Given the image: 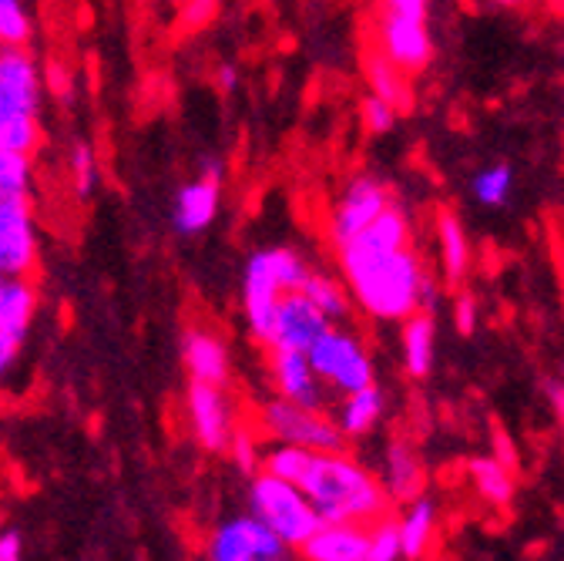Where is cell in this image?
Returning a JSON list of instances; mask_svg holds the SVG:
<instances>
[{"label": "cell", "mask_w": 564, "mask_h": 561, "mask_svg": "<svg viewBox=\"0 0 564 561\" xmlns=\"http://www.w3.org/2000/svg\"><path fill=\"white\" fill-rule=\"evenodd\" d=\"M70 175H75V192L82 198L98 188V159L88 145H75V152H70Z\"/></svg>", "instance_id": "cell-34"}, {"label": "cell", "mask_w": 564, "mask_h": 561, "mask_svg": "<svg viewBox=\"0 0 564 561\" xmlns=\"http://www.w3.org/2000/svg\"><path fill=\"white\" fill-rule=\"evenodd\" d=\"M397 115H400V108H393L387 98H380V95H373V91H370V98H364V105H360V118H364V128H367L370 134H387V131L397 125Z\"/></svg>", "instance_id": "cell-35"}, {"label": "cell", "mask_w": 564, "mask_h": 561, "mask_svg": "<svg viewBox=\"0 0 564 561\" xmlns=\"http://www.w3.org/2000/svg\"><path fill=\"white\" fill-rule=\"evenodd\" d=\"M28 185H31V155L0 149V202L14 195H28Z\"/></svg>", "instance_id": "cell-29"}, {"label": "cell", "mask_w": 564, "mask_h": 561, "mask_svg": "<svg viewBox=\"0 0 564 561\" xmlns=\"http://www.w3.org/2000/svg\"><path fill=\"white\" fill-rule=\"evenodd\" d=\"M182 360L192 380L219 384V387L229 384V349L216 333L188 330L182 339Z\"/></svg>", "instance_id": "cell-16"}, {"label": "cell", "mask_w": 564, "mask_h": 561, "mask_svg": "<svg viewBox=\"0 0 564 561\" xmlns=\"http://www.w3.org/2000/svg\"><path fill=\"white\" fill-rule=\"evenodd\" d=\"M37 266V229L28 195L0 202V272L31 276Z\"/></svg>", "instance_id": "cell-10"}, {"label": "cell", "mask_w": 564, "mask_h": 561, "mask_svg": "<svg viewBox=\"0 0 564 561\" xmlns=\"http://www.w3.org/2000/svg\"><path fill=\"white\" fill-rule=\"evenodd\" d=\"M0 98H4L11 115L37 118L41 72L24 47H0Z\"/></svg>", "instance_id": "cell-13"}, {"label": "cell", "mask_w": 564, "mask_h": 561, "mask_svg": "<svg viewBox=\"0 0 564 561\" xmlns=\"http://www.w3.org/2000/svg\"><path fill=\"white\" fill-rule=\"evenodd\" d=\"M380 51L400 64L406 75H416L431 64L434 44H431V31L427 21L420 18H403V14H383L380 11Z\"/></svg>", "instance_id": "cell-12"}, {"label": "cell", "mask_w": 564, "mask_h": 561, "mask_svg": "<svg viewBox=\"0 0 564 561\" xmlns=\"http://www.w3.org/2000/svg\"><path fill=\"white\" fill-rule=\"evenodd\" d=\"M216 85H219V91H232L236 85H239V72L232 64H223L219 72H216Z\"/></svg>", "instance_id": "cell-44"}, {"label": "cell", "mask_w": 564, "mask_h": 561, "mask_svg": "<svg viewBox=\"0 0 564 561\" xmlns=\"http://www.w3.org/2000/svg\"><path fill=\"white\" fill-rule=\"evenodd\" d=\"M403 558V538H400V518L383 515L370 521V561H397Z\"/></svg>", "instance_id": "cell-32"}, {"label": "cell", "mask_w": 564, "mask_h": 561, "mask_svg": "<svg viewBox=\"0 0 564 561\" xmlns=\"http://www.w3.org/2000/svg\"><path fill=\"white\" fill-rule=\"evenodd\" d=\"M37 310V290L28 276H0V333L24 336Z\"/></svg>", "instance_id": "cell-19"}, {"label": "cell", "mask_w": 564, "mask_h": 561, "mask_svg": "<svg viewBox=\"0 0 564 561\" xmlns=\"http://www.w3.org/2000/svg\"><path fill=\"white\" fill-rule=\"evenodd\" d=\"M229 451H232V457H236V467H239L242 474H256V467L262 464V457H259V447H256V438H252L246 428H236V431H232Z\"/></svg>", "instance_id": "cell-37"}, {"label": "cell", "mask_w": 564, "mask_h": 561, "mask_svg": "<svg viewBox=\"0 0 564 561\" xmlns=\"http://www.w3.org/2000/svg\"><path fill=\"white\" fill-rule=\"evenodd\" d=\"M310 360L319 380L339 393H352L373 384V364L367 346L336 323L310 346Z\"/></svg>", "instance_id": "cell-6"}, {"label": "cell", "mask_w": 564, "mask_h": 561, "mask_svg": "<svg viewBox=\"0 0 564 561\" xmlns=\"http://www.w3.org/2000/svg\"><path fill=\"white\" fill-rule=\"evenodd\" d=\"M434 346H437V330L427 310H416L403 320V364L413 380H423L434 370Z\"/></svg>", "instance_id": "cell-20"}, {"label": "cell", "mask_w": 564, "mask_h": 561, "mask_svg": "<svg viewBox=\"0 0 564 561\" xmlns=\"http://www.w3.org/2000/svg\"><path fill=\"white\" fill-rule=\"evenodd\" d=\"M249 511L256 518H262L282 541H286L296 554L303 551V544L323 528V515L316 511V505L310 501L306 490L296 481H286L272 471H262L252 477L249 487Z\"/></svg>", "instance_id": "cell-3"}, {"label": "cell", "mask_w": 564, "mask_h": 561, "mask_svg": "<svg viewBox=\"0 0 564 561\" xmlns=\"http://www.w3.org/2000/svg\"><path fill=\"white\" fill-rule=\"evenodd\" d=\"M310 461H313V451L310 447H300V444H279V447H272L265 457H262V471H272V474H279V477H286V481H296L300 484V477L306 474V467H310Z\"/></svg>", "instance_id": "cell-30"}, {"label": "cell", "mask_w": 564, "mask_h": 561, "mask_svg": "<svg viewBox=\"0 0 564 561\" xmlns=\"http://www.w3.org/2000/svg\"><path fill=\"white\" fill-rule=\"evenodd\" d=\"M380 413H383V393L377 390V384H370L352 393H343V403L336 407V424L343 428L346 438H364L380 424Z\"/></svg>", "instance_id": "cell-21"}, {"label": "cell", "mask_w": 564, "mask_h": 561, "mask_svg": "<svg viewBox=\"0 0 564 561\" xmlns=\"http://www.w3.org/2000/svg\"><path fill=\"white\" fill-rule=\"evenodd\" d=\"M367 82L373 88V95L387 98L393 108L406 111L413 105V88H410V75L400 64H393L383 51L367 54Z\"/></svg>", "instance_id": "cell-23"}, {"label": "cell", "mask_w": 564, "mask_h": 561, "mask_svg": "<svg viewBox=\"0 0 564 561\" xmlns=\"http://www.w3.org/2000/svg\"><path fill=\"white\" fill-rule=\"evenodd\" d=\"M547 400H551V407H554L557 420L564 424V384H557V380H547Z\"/></svg>", "instance_id": "cell-43"}, {"label": "cell", "mask_w": 564, "mask_h": 561, "mask_svg": "<svg viewBox=\"0 0 564 561\" xmlns=\"http://www.w3.org/2000/svg\"><path fill=\"white\" fill-rule=\"evenodd\" d=\"M31 41V14L24 0H0V47H24Z\"/></svg>", "instance_id": "cell-31"}, {"label": "cell", "mask_w": 564, "mask_h": 561, "mask_svg": "<svg viewBox=\"0 0 564 561\" xmlns=\"http://www.w3.org/2000/svg\"><path fill=\"white\" fill-rule=\"evenodd\" d=\"M437 296H441V290H437V283H434V279L427 276V279H423V287H420V310H434L437 306Z\"/></svg>", "instance_id": "cell-42"}, {"label": "cell", "mask_w": 564, "mask_h": 561, "mask_svg": "<svg viewBox=\"0 0 564 561\" xmlns=\"http://www.w3.org/2000/svg\"><path fill=\"white\" fill-rule=\"evenodd\" d=\"M352 246H364V249H400L410 242V223L403 216V208L390 205L380 219H373L360 236L349 239Z\"/></svg>", "instance_id": "cell-26"}, {"label": "cell", "mask_w": 564, "mask_h": 561, "mask_svg": "<svg viewBox=\"0 0 564 561\" xmlns=\"http://www.w3.org/2000/svg\"><path fill=\"white\" fill-rule=\"evenodd\" d=\"M259 428L279 444H300L310 451H346V441H349L343 428L336 424V417L300 407L286 397H275L262 407Z\"/></svg>", "instance_id": "cell-5"}, {"label": "cell", "mask_w": 564, "mask_h": 561, "mask_svg": "<svg viewBox=\"0 0 564 561\" xmlns=\"http://www.w3.org/2000/svg\"><path fill=\"white\" fill-rule=\"evenodd\" d=\"M21 343H24V336L0 333V377H4V374L14 367V360H18V354H21Z\"/></svg>", "instance_id": "cell-40"}, {"label": "cell", "mask_w": 564, "mask_h": 561, "mask_svg": "<svg viewBox=\"0 0 564 561\" xmlns=\"http://www.w3.org/2000/svg\"><path fill=\"white\" fill-rule=\"evenodd\" d=\"M383 14H403V18H420L427 21L431 14V0H380Z\"/></svg>", "instance_id": "cell-38"}, {"label": "cell", "mask_w": 564, "mask_h": 561, "mask_svg": "<svg viewBox=\"0 0 564 561\" xmlns=\"http://www.w3.org/2000/svg\"><path fill=\"white\" fill-rule=\"evenodd\" d=\"M24 554V538L18 531H0V561H18Z\"/></svg>", "instance_id": "cell-41"}, {"label": "cell", "mask_w": 564, "mask_h": 561, "mask_svg": "<svg viewBox=\"0 0 564 561\" xmlns=\"http://www.w3.org/2000/svg\"><path fill=\"white\" fill-rule=\"evenodd\" d=\"M437 531V508L431 498H416L400 518V538H403V558H423L434 544Z\"/></svg>", "instance_id": "cell-25"}, {"label": "cell", "mask_w": 564, "mask_h": 561, "mask_svg": "<svg viewBox=\"0 0 564 561\" xmlns=\"http://www.w3.org/2000/svg\"><path fill=\"white\" fill-rule=\"evenodd\" d=\"M339 266L352 300L373 320H406L420 310V287L427 272L410 246L364 249L346 242L339 246Z\"/></svg>", "instance_id": "cell-1"}, {"label": "cell", "mask_w": 564, "mask_h": 561, "mask_svg": "<svg viewBox=\"0 0 564 561\" xmlns=\"http://www.w3.org/2000/svg\"><path fill=\"white\" fill-rule=\"evenodd\" d=\"M41 138L37 118H24V115H11L4 98H0V149H14V152H34Z\"/></svg>", "instance_id": "cell-28"}, {"label": "cell", "mask_w": 564, "mask_h": 561, "mask_svg": "<svg viewBox=\"0 0 564 561\" xmlns=\"http://www.w3.org/2000/svg\"><path fill=\"white\" fill-rule=\"evenodd\" d=\"M205 554L212 561H282L296 551L282 541L262 518H256L249 511L246 518H232V521H226L212 531Z\"/></svg>", "instance_id": "cell-7"}, {"label": "cell", "mask_w": 564, "mask_h": 561, "mask_svg": "<svg viewBox=\"0 0 564 561\" xmlns=\"http://www.w3.org/2000/svg\"><path fill=\"white\" fill-rule=\"evenodd\" d=\"M306 276H310V269L303 266V259L293 249H262L249 259L246 283H242V306H246V320H249L256 339L265 343L272 316L279 310V300L293 290H303Z\"/></svg>", "instance_id": "cell-4"}, {"label": "cell", "mask_w": 564, "mask_h": 561, "mask_svg": "<svg viewBox=\"0 0 564 561\" xmlns=\"http://www.w3.org/2000/svg\"><path fill=\"white\" fill-rule=\"evenodd\" d=\"M0 276H4V272H0Z\"/></svg>", "instance_id": "cell-47"}, {"label": "cell", "mask_w": 564, "mask_h": 561, "mask_svg": "<svg viewBox=\"0 0 564 561\" xmlns=\"http://www.w3.org/2000/svg\"><path fill=\"white\" fill-rule=\"evenodd\" d=\"M333 326V320L303 293L293 290L279 300V310L272 316L265 346L269 349H300V354H310V346Z\"/></svg>", "instance_id": "cell-9"}, {"label": "cell", "mask_w": 564, "mask_h": 561, "mask_svg": "<svg viewBox=\"0 0 564 561\" xmlns=\"http://www.w3.org/2000/svg\"><path fill=\"white\" fill-rule=\"evenodd\" d=\"M219 198H223V188H219V179H212V175H202L198 182L182 185L175 195V229L185 236L208 229L219 213Z\"/></svg>", "instance_id": "cell-17"}, {"label": "cell", "mask_w": 564, "mask_h": 561, "mask_svg": "<svg viewBox=\"0 0 564 561\" xmlns=\"http://www.w3.org/2000/svg\"><path fill=\"white\" fill-rule=\"evenodd\" d=\"M47 82H51V88L64 98L67 95V78H64V72H61V67H51V72H47Z\"/></svg>", "instance_id": "cell-45"}, {"label": "cell", "mask_w": 564, "mask_h": 561, "mask_svg": "<svg viewBox=\"0 0 564 561\" xmlns=\"http://www.w3.org/2000/svg\"><path fill=\"white\" fill-rule=\"evenodd\" d=\"M437 242H441V259H444V279L447 287H460L464 276H467V266H470V246H467V236H464V226L454 213L441 208L437 213Z\"/></svg>", "instance_id": "cell-22"}, {"label": "cell", "mask_w": 564, "mask_h": 561, "mask_svg": "<svg viewBox=\"0 0 564 561\" xmlns=\"http://www.w3.org/2000/svg\"><path fill=\"white\" fill-rule=\"evenodd\" d=\"M390 205H393V198L383 182H377L370 175L352 179L329 213V239L336 242V249L346 246L352 236H360L373 219H380L387 213Z\"/></svg>", "instance_id": "cell-8"}, {"label": "cell", "mask_w": 564, "mask_h": 561, "mask_svg": "<svg viewBox=\"0 0 564 561\" xmlns=\"http://www.w3.org/2000/svg\"><path fill=\"white\" fill-rule=\"evenodd\" d=\"M383 487L390 490V498L400 501V505H410V501L420 498V490H423V467H420L416 454L410 451V444L393 441L387 447V457H383Z\"/></svg>", "instance_id": "cell-18"}, {"label": "cell", "mask_w": 564, "mask_h": 561, "mask_svg": "<svg viewBox=\"0 0 564 561\" xmlns=\"http://www.w3.org/2000/svg\"><path fill=\"white\" fill-rule=\"evenodd\" d=\"M467 474L474 481V490L487 501V505H511L514 498V477H511V464H505L501 457H474L467 464Z\"/></svg>", "instance_id": "cell-24"}, {"label": "cell", "mask_w": 564, "mask_h": 561, "mask_svg": "<svg viewBox=\"0 0 564 561\" xmlns=\"http://www.w3.org/2000/svg\"><path fill=\"white\" fill-rule=\"evenodd\" d=\"M303 293L333 320V323H339V320H346L349 316V303H346V290L336 283L333 276H323V272H310L306 279H303Z\"/></svg>", "instance_id": "cell-27"}, {"label": "cell", "mask_w": 564, "mask_h": 561, "mask_svg": "<svg viewBox=\"0 0 564 561\" xmlns=\"http://www.w3.org/2000/svg\"><path fill=\"white\" fill-rule=\"evenodd\" d=\"M310 561H370V525L323 521V528L300 551Z\"/></svg>", "instance_id": "cell-15"}, {"label": "cell", "mask_w": 564, "mask_h": 561, "mask_svg": "<svg viewBox=\"0 0 564 561\" xmlns=\"http://www.w3.org/2000/svg\"><path fill=\"white\" fill-rule=\"evenodd\" d=\"M216 18H219V0H185L178 11V21L185 31H202Z\"/></svg>", "instance_id": "cell-36"}, {"label": "cell", "mask_w": 564, "mask_h": 561, "mask_svg": "<svg viewBox=\"0 0 564 561\" xmlns=\"http://www.w3.org/2000/svg\"><path fill=\"white\" fill-rule=\"evenodd\" d=\"M498 4H505V8H518V4H524V0H498Z\"/></svg>", "instance_id": "cell-46"}, {"label": "cell", "mask_w": 564, "mask_h": 561, "mask_svg": "<svg viewBox=\"0 0 564 561\" xmlns=\"http://www.w3.org/2000/svg\"><path fill=\"white\" fill-rule=\"evenodd\" d=\"M272 384L279 397H286L300 407H310V410L326 407L323 380L313 370L310 354H300V349H272Z\"/></svg>", "instance_id": "cell-14"}, {"label": "cell", "mask_w": 564, "mask_h": 561, "mask_svg": "<svg viewBox=\"0 0 564 561\" xmlns=\"http://www.w3.org/2000/svg\"><path fill=\"white\" fill-rule=\"evenodd\" d=\"M511 185H514V172H511L508 165H490V169H484V172L474 179V198H477L480 205L498 208V205L508 202Z\"/></svg>", "instance_id": "cell-33"}, {"label": "cell", "mask_w": 564, "mask_h": 561, "mask_svg": "<svg viewBox=\"0 0 564 561\" xmlns=\"http://www.w3.org/2000/svg\"><path fill=\"white\" fill-rule=\"evenodd\" d=\"M185 410H188L192 434L205 451H226L229 447L236 428H232L229 400H226L219 384L192 380V387L185 393Z\"/></svg>", "instance_id": "cell-11"}, {"label": "cell", "mask_w": 564, "mask_h": 561, "mask_svg": "<svg viewBox=\"0 0 564 561\" xmlns=\"http://www.w3.org/2000/svg\"><path fill=\"white\" fill-rule=\"evenodd\" d=\"M300 487L326 521H377L393 511V498L360 461L346 451H313Z\"/></svg>", "instance_id": "cell-2"}, {"label": "cell", "mask_w": 564, "mask_h": 561, "mask_svg": "<svg viewBox=\"0 0 564 561\" xmlns=\"http://www.w3.org/2000/svg\"><path fill=\"white\" fill-rule=\"evenodd\" d=\"M454 326H457L464 336L474 333V326H477V303H474L470 293H460V296H457V303H454Z\"/></svg>", "instance_id": "cell-39"}]
</instances>
